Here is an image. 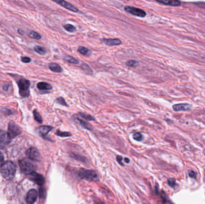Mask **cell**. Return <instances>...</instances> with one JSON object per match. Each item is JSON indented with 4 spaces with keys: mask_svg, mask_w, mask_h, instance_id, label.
Returning a JSON list of instances; mask_svg holds the SVG:
<instances>
[{
    "mask_svg": "<svg viewBox=\"0 0 205 204\" xmlns=\"http://www.w3.org/2000/svg\"><path fill=\"white\" fill-rule=\"evenodd\" d=\"M56 103L59 104L62 106H66V107H68V104H67V103L66 102L65 99H64L62 97H59L58 98L56 99Z\"/></svg>",
    "mask_w": 205,
    "mask_h": 204,
    "instance_id": "obj_30",
    "label": "cell"
},
{
    "mask_svg": "<svg viewBox=\"0 0 205 204\" xmlns=\"http://www.w3.org/2000/svg\"><path fill=\"white\" fill-rule=\"evenodd\" d=\"M16 171L15 164L11 162H7L1 167L0 172L3 177L7 180H11L14 177Z\"/></svg>",
    "mask_w": 205,
    "mask_h": 204,
    "instance_id": "obj_1",
    "label": "cell"
},
{
    "mask_svg": "<svg viewBox=\"0 0 205 204\" xmlns=\"http://www.w3.org/2000/svg\"><path fill=\"white\" fill-rule=\"evenodd\" d=\"M79 114L81 117L84 118V119H86L87 120H95L94 117L91 115H89V114H86L84 113H79Z\"/></svg>",
    "mask_w": 205,
    "mask_h": 204,
    "instance_id": "obj_28",
    "label": "cell"
},
{
    "mask_svg": "<svg viewBox=\"0 0 205 204\" xmlns=\"http://www.w3.org/2000/svg\"><path fill=\"white\" fill-rule=\"evenodd\" d=\"M49 69L55 73H61L62 71V67L56 63H50L49 64Z\"/></svg>",
    "mask_w": 205,
    "mask_h": 204,
    "instance_id": "obj_16",
    "label": "cell"
},
{
    "mask_svg": "<svg viewBox=\"0 0 205 204\" xmlns=\"http://www.w3.org/2000/svg\"><path fill=\"white\" fill-rule=\"evenodd\" d=\"M56 134L58 136H60L61 137H68L72 136V133L68 132H62L60 130H57L56 132Z\"/></svg>",
    "mask_w": 205,
    "mask_h": 204,
    "instance_id": "obj_26",
    "label": "cell"
},
{
    "mask_svg": "<svg viewBox=\"0 0 205 204\" xmlns=\"http://www.w3.org/2000/svg\"><path fill=\"white\" fill-rule=\"evenodd\" d=\"M26 155L28 159L31 161H39L40 160V154L38 150L34 147L29 148L26 152Z\"/></svg>",
    "mask_w": 205,
    "mask_h": 204,
    "instance_id": "obj_8",
    "label": "cell"
},
{
    "mask_svg": "<svg viewBox=\"0 0 205 204\" xmlns=\"http://www.w3.org/2000/svg\"><path fill=\"white\" fill-rule=\"evenodd\" d=\"M11 139L8 132L0 130V149L5 148L10 143Z\"/></svg>",
    "mask_w": 205,
    "mask_h": 204,
    "instance_id": "obj_5",
    "label": "cell"
},
{
    "mask_svg": "<svg viewBox=\"0 0 205 204\" xmlns=\"http://www.w3.org/2000/svg\"><path fill=\"white\" fill-rule=\"evenodd\" d=\"M192 108V105L189 104H175L173 106V109H174L175 111H190Z\"/></svg>",
    "mask_w": 205,
    "mask_h": 204,
    "instance_id": "obj_12",
    "label": "cell"
},
{
    "mask_svg": "<svg viewBox=\"0 0 205 204\" xmlns=\"http://www.w3.org/2000/svg\"><path fill=\"white\" fill-rule=\"evenodd\" d=\"M28 35L31 38H32V39H36V40H40V39H41V38H42V36L39 34H38V33H37V32H36V31H29V33H28Z\"/></svg>",
    "mask_w": 205,
    "mask_h": 204,
    "instance_id": "obj_24",
    "label": "cell"
},
{
    "mask_svg": "<svg viewBox=\"0 0 205 204\" xmlns=\"http://www.w3.org/2000/svg\"><path fill=\"white\" fill-rule=\"evenodd\" d=\"M105 44L107 46H117L122 44V41L118 39H105L102 40Z\"/></svg>",
    "mask_w": 205,
    "mask_h": 204,
    "instance_id": "obj_14",
    "label": "cell"
},
{
    "mask_svg": "<svg viewBox=\"0 0 205 204\" xmlns=\"http://www.w3.org/2000/svg\"><path fill=\"white\" fill-rule=\"evenodd\" d=\"M8 131V133L11 138L16 137L22 132L21 127L13 122H11L9 123Z\"/></svg>",
    "mask_w": 205,
    "mask_h": 204,
    "instance_id": "obj_6",
    "label": "cell"
},
{
    "mask_svg": "<svg viewBox=\"0 0 205 204\" xmlns=\"http://www.w3.org/2000/svg\"><path fill=\"white\" fill-rule=\"evenodd\" d=\"M124 161H125V162H127V163H129V162H130L129 159H128V158H125V159H124Z\"/></svg>",
    "mask_w": 205,
    "mask_h": 204,
    "instance_id": "obj_37",
    "label": "cell"
},
{
    "mask_svg": "<svg viewBox=\"0 0 205 204\" xmlns=\"http://www.w3.org/2000/svg\"><path fill=\"white\" fill-rule=\"evenodd\" d=\"M133 138L134 139L136 140L137 141H141L143 139V137L142 135V133H140L139 132H136L134 133L133 135Z\"/></svg>",
    "mask_w": 205,
    "mask_h": 204,
    "instance_id": "obj_29",
    "label": "cell"
},
{
    "mask_svg": "<svg viewBox=\"0 0 205 204\" xmlns=\"http://www.w3.org/2000/svg\"><path fill=\"white\" fill-rule=\"evenodd\" d=\"M53 129L52 126H42L38 128V132L40 133V135L43 137H46L48 133Z\"/></svg>",
    "mask_w": 205,
    "mask_h": 204,
    "instance_id": "obj_13",
    "label": "cell"
},
{
    "mask_svg": "<svg viewBox=\"0 0 205 204\" xmlns=\"http://www.w3.org/2000/svg\"><path fill=\"white\" fill-rule=\"evenodd\" d=\"M34 51L36 52H37V53L40 54V55H45L46 53V49L42 46H36L34 49Z\"/></svg>",
    "mask_w": 205,
    "mask_h": 204,
    "instance_id": "obj_22",
    "label": "cell"
},
{
    "mask_svg": "<svg viewBox=\"0 0 205 204\" xmlns=\"http://www.w3.org/2000/svg\"><path fill=\"white\" fill-rule=\"evenodd\" d=\"M19 165H20L21 171L25 175H29L36 169L35 165L28 158H25L20 161Z\"/></svg>",
    "mask_w": 205,
    "mask_h": 204,
    "instance_id": "obj_3",
    "label": "cell"
},
{
    "mask_svg": "<svg viewBox=\"0 0 205 204\" xmlns=\"http://www.w3.org/2000/svg\"><path fill=\"white\" fill-rule=\"evenodd\" d=\"M19 94L22 97H27L29 95L30 81L25 79H21L18 81Z\"/></svg>",
    "mask_w": 205,
    "mask_h": 204,
    "instance_id": "obj_4",
    "label": "cell"
},
{
    "mask_svg": "<svg viewBox=\"0 0 205 204\" xmlns=\"http://www.w3.org/2000/svg\"><path fill=\"white\" fill-rule=\"evenodd\" d=\"M4 164V158L1 152H0V167Z\"/></svg>",
    "mask_w": 205,
    "mask_h": 204,
    "instance_id": "obj_33",
    "label": "cell"
},
{
    "mask_svg": "<svg viewBox=\"0 0 205 204\" xmlns=\"http://www.w3.org/2000/svg\"><path fill=\"white\" fill-rule=\"evenodd\" d=\"M78 50L80 54L85 56H89L92 53L91 51L85 47L80 46L79 47Z\"/></svg>",
    "mask_w": 205,
    "mask_h": 204,
    "instance_id": "obj_19",
    "label": "cell"
},
{
    "mask_svg": "<svg viewBox=\"0 0 205 204\" xmlns=\"http://www.w3.org/2000/svg\"><path fill=\"white\" fill-rule=\"evenodd\" d=\"M78 174L82 179L92 182L99 181V177L97 173L92 169L81 168L79 171Z\"/></svg>",
    "mask_w": 205,
    "mask_h": 204,
    "instance_id": "obj_2",
    "label": "cell"
},
{
    "mask_svg": "<svg viewBox=\"0 0 205 204\" xmlns=\"http://www.w3.org/2000/svg\"><path fill=\"white\" fill-rule=\"evenodd\" d=\"M38 193L35 189L30 190L27 195V203L33 204L37 200Z\"/></svg>",
    "mask_w": 205,
    "mask_h": 204,
    "instance_id": "obj_10",
    "label": "cell"
},
{
    "mask_svg": "<svg viewBox=\"0 0 205 204\" xmlns=\"http://www.w3.org/2000/svg\"><path fill=\"white\" fill-rule=\"evenodd\" d=\"M37 86L40 90H50L52 89V86L46 82H39Z\"/></svg>",
    "mask_w": 205,
    "mask_h": 204,
    "instance_id": "obj_17",
    "label": "cell"
},
{
    "mask_svg": "<svg viewBox=\"0 0 205 204\" xmlns=\"http://www.w3.org/2000/svg\"><path fill=\"white\" fill-rule=\"evenodd\" d=\"M29 175L30 179L37 184L39 185V186H42L43 184H44V181H45V180H44V178L43 175L35 173V172L32 173Z\"/></svg>",
    "mask_w": 205,
    "mask_h": 204,
    "instance_id": "obj_9",
    "label": "cell"
},
{
    "mask_svg": "<svg viewBox=\"0 0 205 204\" xmlns=\"http://www.w3.org/2000/svg\"><path fill=\"white\" fill-rule=\"evenodd\" d=\"M63 27L66 31L69 32V33H74V32H75L76 31V27L74 26V25H73L72 24L67 23L66 25H64Z\"/></svg>",
    "mask_w": 205,
    "mask_h": 204,
    "instance_id": "obj_23",
    "label": "cell"
},
{
    "mask_svg": "<svg viewBox=\"0 0 205 204\" xmlns=\"http://www.w3.org/2000/svg\"><path fill=\"white\" fill-rule=\"evenodd\" d=\"M158 3H162L165 5H172V6H179L181 5V3L179 1H176V0H162V1H157Z\"/></svg>",
    "mask_w": 205,
    "mask_h": 204,
    "instance_id": "obj_15",
    "label": "cell"
},
{
    "mask_svg": "<svg viewBox=\"0 0 205 204\" xmlns=\"http://www.w3.org/2000/svg\"><path fill=\"white\" fill-rule=\"evenodd\" d=\"M196 173H194V171H189V175L191 177H193V178H195L196 177Z\"/></svg>",
    "mask_w": 205,
    "mask_h": 204,
    "instance_id": "obj_36",
    "label": "cell"
},
{
    "mask_svg": "<svg viewBox=\"0 0 205 204\" xmlns=\"http://www.w3.org/2000/svg\"><path fill=\"white\" fill-rule=\"evenodd\" d=\"M82 69L84 71V73L88 75H92L93 71L91 67H89L88 65H87L85 63H83L80 66Z\"/></svg>",
    "mask_w": 205,
    "mask_h": 204,
    "instance_id": "obj_20",
    "label": "cell"
},
{
    "mask_svg": "<svg viewBox=\"0 0 205 204\" xmlns=\"http://www.w3.org/2000/svg\"><path fill=\"white\" fill-rule=\"evenodd\" d=\"M126 64L127 66H129L130 67H134L138 64V62L134 60H130L128 61L126 63Z\"/></svg>",
    "mask_w": 205,
    "mask_h": 204,
    "instance_id": "obj_31",
    "label": "cell"
},
{
    "mask_svg": "<svg viewBox=\"0 0 205 204\" xmlns=\"http://www.w3.org/2000/svg\"><path fill=\"white\" fill-rule=\"evenodd\" d=\"M70 156H71L72 158L76 159V160L80 161V162H82L85 163L87 161L85 157H83V156H82L80 155H76L75 153H71V154H70Z\"/></svg>",
    "mask_w": 205,
    "mask_h": 204,
    "instance_id": "obj_21",
    "label": "cell"
},
{
    "mask_svg": "<svg viewBox=\"0 0 205 204\" xmlns=\"http://www.w3.org/2000/svg\"><path fill=\"white\" fill-rule=\"evenodd\" d=\"M168 184L172 187H175V186L176 185V181L175 179H169L168 180Z\"/></svg>",
    "mask_w": 205,
    "mask_h": 204,
    "instance_id": "obj_32",
    "label": "cell"
},
{
    "mask_svg": "<svg viewBox=\"0 0 205 204\" xmlns=\"http://www.w3.org/2000/svg\"><path fill=\"white\" fill-rule=\"evenodd\" d=\"M125 10L131 14L132 15L140 17H145L146 15V12L140 9H138L136 7H131V6H126L124 8Z\"/></svg>",
    "mask_w": 205,
    "mask_h": 204,
    "instance_id": "obj_7",
    "label": "cell"
},
{
    "mask_svg": "<svg viewBox=\"0 0 205 204\" xmlns=\"http://www.w3.org/2000/svg\"><path fill=\"white\" fill-rule=\"evenodd\" d=\"M21 60L23 62H25V63H29L31 61L29 58H28V57H27V56L21 57Z\"/></svg>",
    "mask_w": 205,
    "mask_h": 204,
    "instance_id": "obj_34",
    "label": "cell"
},
{
    "mask_svg": "<svg viewBox=\"0 0 205 204\" xmlns=\"http://www.w3.org/2000/svg\"><path fill=\"white\" fill-rule=\"evenodd\" d=\"M33 114H34V117L37 122L40 123H42L43 122V119H42L41 115L36 110H34Z\"/></svg>",
    "mask_w": 205,
    "mask_h": 204,
    "instance_id": "obj_27",
    "label": "cell"
},
{
    "mask_svg": "<svg viewBox=\"0 0 205 204\" xmlns=\"http://www.w3.org/2000/svg\"><path fill=\"white\" fill-rule=\"evenodd\" d=\"M76 119L77 121H78V122L79 123V124H80L83 127H84V128H85V129H87V130H89V131H92V126H91L90 124H89V123H87L86 122H85V121L83 120H82V119H79V118H78V117H77Z\"/></svg>",
    "mask_w": 205,
    "mask_h": 204,
    "instance_id": "obj_18",
    "label": "cell"
},
{
    "mask_svg": "<svg viewBox=\"0 0 205 204\" xmlns=\"http://www.w3.org/2000/svg\"><path fill=\"white\" fill-rule=\"evenodd\" d=\"M57 4H60L62 7L65 8L70 11H72L73 12L78 13L79 11L78 9H77L74 5H73L72 4H70L66 1H63V0H59V1H54Z\"/></svg>",
    "mask_w": 205,
    "mask_h": 204,
    "instance_id": "obj_11",
    "label": "cell"
},
{
    "mask_svg": "<svg viewBox=\"0 0 205 204\" xmlns=\"http://www.w3.org/2000/svg\"><path fill=\"white\" fill-rule=\"evenodd\" d=\"M117 161L121 166H124V165L123 164V163L122 162V161H123V157H122V156H121L119 155H118L117 156Z\"/></svg>",
    "mask_w": 205,
    "mask_h": 204,
    "instance_id": "obj_35",
    "label": "cell"
},
{
    "mask_svg": "<svg viewBox=\"0 0 205 204\" xmlns=\"http://www.w3.org/2000/svg\"><path fill=\"white\" fill-rule=\"evenodd\" d=\"M64 59L66 61H67V62H68L70 63H73V64H78L79 63V61L74 59V58H73L72 56H68V55H66L64 56Z\"/></svg>",
    "mask_w": 205,
    "mask_h": 204,
    "instance_id": "obj_25",
    "label": "cell"
}]
</instances>
